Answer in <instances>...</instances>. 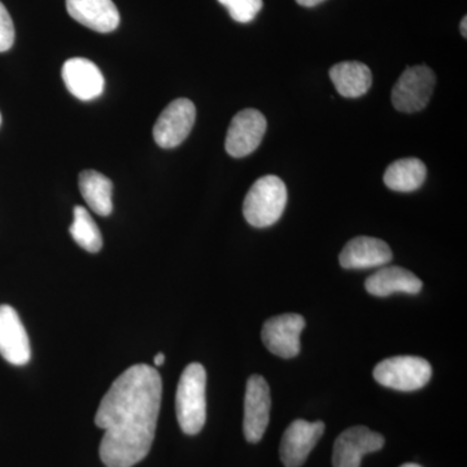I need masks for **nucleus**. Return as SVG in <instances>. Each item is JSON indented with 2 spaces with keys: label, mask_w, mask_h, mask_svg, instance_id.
Returning a JSON list of instances; mask_svg holds the SVG:
<instances>
[{
  "label": "nucleus",
  "mask_w": 467,
  "mask_h": 467,
  "mask_svg": "<svg viewBox=\"0 0 467 467\" xmlns=\"http://www.w3.org/2000/svg\"><path fill=\"white\" fill-rule=\"evenodd\" d=\"M159 371L146 364L125 370L100 401L95 425L104 430L99 456L109 467H133L149 456L161 405Z\"/></svg>",
  "instance_id": "obj_1"
},
{
  "label": "nucleus",
  "mask_w": 467,
  "mask_h": 467,
  "mask_svg": "<svg viewBox=\"0 0 467 467\" xmlns=\"http://www.w3.org/2000/svg\"><path fill=\"white\" fill-rule=\"evenodd\" d=\"M207 371L202 365L192 362L184 368L177 395L175 411L181 430L186 435H196L202 431L207 420Z\"/></svg>",
  "instance_id": "obj_2"
},
{
  "label": "nucleus",
  "mask_w": 467,
  "mask_h": 467,
  "mask_svg": "<svg viewBox=\"0 0 467 467\" xmlns=\"http://www.w3.org/2000/svg\"><path fill=\"white\" fill-rule=\"evenodd\" d=\"M287 204V187L276 175L259 178L245 195L243 214L251 226L269 227L278 223Z\"/></svg>",
  "instance_id": "obj_3"
},
{
  "label": "nucleus",
  "mask_w": 467,
  "mask_h": 467,
  "mask_svg": "<svg viewBox=\"0 0 467 467\" xmlns=\"http://www.w3.org/2000/svg\"><path fill=\"white\" fill-rule=\"evenodd\" d=\"M373 376L380 386L410 392L422 389L430 382L432 368L425 358L398 356L379 362L374 368Z\"/></svg>",
  "instance_id": "obj_4"
},
{
  "label": "nucleus",
  "mask_w": 467,
  "mask_h": 467,
  "mask_svg": "<svg viewBox=\"0 0 467 467\" xmlns=\"http://www.w3.org/2000/svg\"><path fill=\"white\" fill-rule=\"evenodd\" d=\"M436 84L435 73L426 66L407 67L393 86L391 100L399 112L414 113L425 109Z\"/></svg>",
  "instance_id": "obj_5"
},
{
  "label": "nucleus",
  "mask_w": 467,
  "mask_h": 467,
  "mask_svg": "<svg viewBox=\"0 0 467 467\" xmlns=\"http://www.w3.org/2000/svg\"><path fill=\"white\" fill-rule=\"evenodd\" d=\"M196 119V109L192 100L175 99L162 110L153 126V140L161 149L180 146L192 133Z\"/></svg>",
  "instance_id": "obj_6"
},
{
  "label": "nucleus",
  "mask_w": 467,
  "mask_h": 467,
  "mask_svg": "<svg viewBox=\"0 0 467 467\" xmlns=\"http://www.w3.org/2000/svg\"><path fill=\"white\" fill-rule=\"evenodd\" d=\"M266 119L260 110L243 109L234 117L227 130L225 149L233 158L241 159L254 152L266 133Z\"/></svg>",
  "instance_id": "obj_7"
},
{
  "label": "nucleus",
  "mask_w": 467,
  "mask_h": 467,
  "mask_svg": "<svg viewBox=\"0 0 467 467\" xmlns=\"http://www.w3.org/2000/svg\"><path fill=\"white\" fill-rule=\"evenodd\" d=\"M269 384L263 377L254 374L248 379L244 396V420L243 432L250 442H259L265 434L270 420Z\"/></svg>",
  "instance_id": "obj_8"
},
{
  "label": "nucleus",
  "mask_w": 467,
  "mask_h": 467,
  "mask_svg": "<svg viewBox=\"0 0 467 467\" xmlns=\"http://www.w3.org/2000/svg\"><path fill=\"white\" fill-rule=\"evenodd\" d=\"M306 327L303 316L295 313L267 319L263 327V342L273 355L282 358H296L300 352V335Z\"/></svg>",
  "instance_id": "obj_9"
},
{
  "label": "nucleus",
  "mask_w": 467,
  "mask_h": 467,
  "mask_svg": "<svg viewBox=\"0 0 467 467\" xmlns=\"http://www.w3.org/2000/svg\"><path fill=\"white\" fill-rule=\"evenodd\" d=\"M383 435L371 431L365 426H355L346 430L334 445V467H359L365 454L382 450Z\"/></svg>",
  "instance_id": "obj_10"
},
{
  "label": "nucleus",
  "mask_w": 467,
  "mask_h": 467,
  "mask_svg": "<svg viewBox=\"0 0 467 467\" xmlns=\"http://www.w3.org/2000/svg\"><path fill=\"white\" fill-rule=\"evenodd\" d=\"M325 432V423L296 420L285 430L281 442V460L285 467H300Z\"/></svg>",
  "instance_id": "obj_11"
},
{
  "label": "nucleus",
  "mask_w": 467,
  "mask_h": 467,
  "mask_svg": "<svg viewBox=\"0 0 467 467\" xmlns=\"http://www.w3.org/2000/svg\"><path fill=\"white\" fill-rule=\"evenodd\" d=\"M0 356L15 367H23L32 358L26 327L9 306H0Z\"/></svg>",
  "instance_id": "obj_12"
},
{
  "label": "nucleus",
  "mask_w": 467,
  "mask_h": 467,
  "mask_svg": "<svg viewBox=\"0 0 467 467\" xmlns=\"http://www.w3.org/2000/svg\"><path fill=\"white\" fill-rule=\"evenodd\" d=\"M64 84L77 99L90 101L99 98L104 91L103 73L88 58L73 57L64 63L61 69Z\"/></svg>",
  "instance_id": "obj_13"
},
{
  "label": "nucleus",
  "mask_w": 467,
  "mask_h": 467,
  "mask_svg": "<svg viewBox=\"0 0 467 467\" xmlns=\"http://www.w3.org/2000/svg\"><path fill=\"white\" fill-rule=\"evenodd\" d=\"M392 260L389 245L371 236H358L347 243L340 252V265L344 269H370L387 265Z\"/></svg>",
  "instance_id": "obj_14"
},
{
  "label": "nucleus",
  "mask_w": 467,
  "mask_h": 467,
  "mask_svg": "<svg viewBox=\"0 0 467 467\" xmlns=\"http://www.w3.org/2000/svg\"><path fill=\"white\" fill-rule=\"evenodd\" d=\"M67 9L73 20L98 33H110L119 26L112 0H67Z\"/></svg>",
  "instance_id": "obj_15"
},
{
  "label": "nucleus",
  "mask_w": 467,
  "mask_h": 467,
  "mask_svg": "<svg viewBox=\"0 0 467 467\" xmlns=\"http://www.w3.org/2000/svg\"><path fill=\"white\" fill-rule=\"evenodd\" d=\"M365 287L373 296L386 297L393 294L417 295L422 290V281L400 266H384L371 275Z\"/></svg>",
  "instance_id": "obj_16"
},
{
  "label": "nucleus",
  "mask_w": 467,
  "mask_h": 467,
  "mask_svg": "<svg viewBox=\"0 0 467 467\" xmlns=\"http://www.w3.org/2000/svg\"><path fill=\"white\" fill-rule=\"evenodd\" d=\"M331 81L344 98H358L367 94L373 84L368 66L359 61H343L330 69Z\"/></svg>",
  "instance_id": "obj_17"
},
{
  "label": "nucleus",
  "mask_w": 467,
  "mask_h": 467,
  "mask_svg": "<svg viewBox=\"0 0 467 467\" xmlns=\"http://www.w3.org/2000/svg\"><path fill=\"white\" fill-rule=\"evenodd\" d=\"M79 190L92 212L101 217L109 216L113 211V183L106 175L97 171H84L79 174Z\"/></svg>",
  "instance_id": "obj_18"
},
{
  "label": "nucleus",
  "mask_w": 467,
  "mask_h": 467,
  "mask_svg": "<svg viewBox=\"0 0 467 467\" xmlns=\"http://www.w3.org/2000/svg\"><path fill=\"white\" fill-rule=\"evenodd\" d=\"M427 168L422 160L401 159L392 162L384 173V183L392 192H416L426 181Z\"/></svg>",
  "instance_id": "obj_19"
},
{
  "label": "nucleus",
  "mask_w": 467,
  "mask_h": 467,
  "mask_svg": "<svg viewBox=\"0 0 467 467\" xmlns=\"http://www.w3.org/2000/svg\"><path fill=\"white\" fill-rule=\"evenodd\" d=\"M73 241L90 254H98L103 247V236L99 227L95 223L94 218L88 209L77 205L73 209V223L69 227Z\"/></svg>",
  "instance_id": "obj_20"
},
{
  "label": "nucleus",
  "mask_w": 467,
  "mask_h": 467,
  "mask_svg": "<svg viewBox=\"0 0 467 467\" xmlns=\"http://www.w3.org/2000/svg\"><path fill=\"white\" fill-rule=\"evenodd\" d=\"M218 3L227 8L233 20L242 24L251 23L263 8V0H218Z\"/></svg>",
  "instance_id": "obj_21"
},
{
  "label": "nucleus",
  "mask_w": 467,
  "mask_h": 467,
  "mask_svg": "<svg viewBox=\"0 0 467 467\" xmlns=\"http://www.w3.org/2000/svg\"><path fill=\"white\" fill-rule=\"evenodd\" d=\"M15 43V26L7 8L0 2V52L8 51Z\"/></svg>",
  "instance_id": "obj_22"
},
{
  "label": "nucleus",
  "mask_w": 467,
  "mask_h": 467,
  "mask_svg": "<svg viewBox=\"0 0 467 467\" xmlns=\"http://www.w3.org/2000/svg\"><path fill=\"white\" fill-rule=\"evenodd\" d=\"M325 0H296L297 5H303V7H316V5H321Z\"/></svg>",
  "instance_id": "obj_23"
},
{
  "label": "nucleus",
  "mask_w": 467,
  "mask_h": 467,
  "mask_svg": "<svg viewBox=\"0 0 467 467\" xmlns=\"http://www.w3.org/2000/svg\"><path fill=\"white\" fill-rule=\"evenodd\" d=\"M165 362V355L164 353H158V355L155 356V358H153V364H155V367H162Z\"/></svg>",
  "instance_id": "obj_24"
},
{
  "label": "nucleus",
  "mask_w": 467,
  "mask_h": 467,
  "mask_svg": "<svg viewBox=\"0 0 467 467\" xmlns=\"http://www.w3.org/2000/svg\"><path fill=\"white\" fill-rule=\"evenodd\" d=\"M467 17H463L462 21H461V34H462L463 36H467Z\"/></svg>",
  "instance_id": "obj_25"
},
{
  "label": "nucleus",
  "mask_w": 467,
  "mask_h": 467,
  "mask_svg": "<svg viewBox=\"0 0 467 467\" xmlns=\"http://www.w3.org/2000/svg\"><path fill=\"white\" fill-rule=\"evenodd\" d=\"M400 467H422V466L417 465V463H404V465H402Z\"/></svg>",
  "instance_id": "obj_26"
},
{
  "label": "nucleus",
  "mask_w": 467,
  "mask_h": 467,
  "mask_svg": "<svg viewBox=\"0 0 467 467\" xmlns=\"http://www.w3.org/2000/svg\"><path fill=\"white\" fill-rule=\"evenodd\" d=\"M0 124H2V115H0Z\"/></svg>",
  "instance_id": "obj_27"
},
{
  "label": "nucleus",
  "mask_w": 467,
  "mask_h": 467,
  "mask_svg": "<svg viewBox=\"0 0 467 467\" xmlns=\"http://www.w3.org/2000/svg\"><path fill=\"white\" fill-rule=\"evenodd\" d=\"M106 467H109V466H106Z\"/></svg>",
  "instance_id": "obj_28"
}]
</instances>
